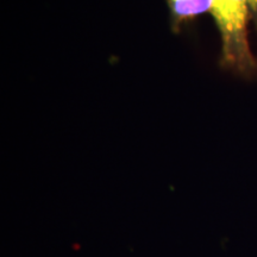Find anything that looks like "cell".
<instances>
[{"instance_id": "1", "label": "cell", "mask_w": 257, "mask_h": 257, "mask_svg": "<svg viewBox=\"0 0 257 257\" xmlns=\"http://www.w3.org/2000/svg\"><path fill=\"white\" fill-rule=\"evenodd\" d=\"M249 10V0H213L211 10L221 36L224 63L239 70L255 66L246 31Z\"/></svg>"}, {"instance_id": "2", "label": "cell", "mask_w": 257, "mask_h": 257, "mask_svg": "<svg viewBox=\"0 0 257 257\" xmlns=\"http://www.w3.org/2000/svg\"><path fill=\"white\" fill-rule=\"evenodd\" d=\"M213 0H170L173 14L179 19L197 17L212 10Z\"/></svg>"}, {"instance_id": "3", "label": "cell", "mask_w": 257, "mask_h": 257, "mask_svg": "<svg viewBox=\"0 0 257 257\" xmlns=\"http://www.w3.org/2000/svg\"><path fill=\"white\" fill-rule=\"evenodd\" d=\"M249 8H250V11L252 12L253 19H255L256 27H257V0H249Z\"/></svg>"}]
</instances>
